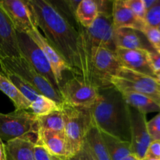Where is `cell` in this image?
I'll list each match as a JSON object with an SVG mask.
<instances>
[{"label": "cell", "mask_w": 160, "mask_h": 160, "mask_svg": "<svg viewBox=\"0 0 160 160\" xmlns=\"http://www.w3.org/2000/svg\"><path fill=\"white\" fill-rule=\"evenodd\" d=\"M34 155L36 160H59L52 156L39 142H35L34 147Z\"/></svg>", "instance_id": "32"}, {"label": "cell", "mask_w": 160, "mask_h": 160, "mask_svg": "<svg viewBox=\"0 0 160 160\" xmlns=\"http://www.w3.org/2000/svg\"><path fill=\"white\" fill-rule=\"evenodd\" d=\"M101 133L111 160H123L133 154L131 142H124L106 133Z\"/></svg>", "instance_id": "24"}, {"label": "cell", "mask_w": 160, "mask_h": 160, "mask_svg": "<svg viewBox=\"0 0 160 160\" xmlns=\"http://www.w3.org/2000/svg\"><path fill=\"white\" fill-rule=\"evenodd\" d=\"M123 160H141V159H139V158H138L137 156H135V155L131 154V155H130V156H128V157L125 158V159H123Z\"/></svg>", "instance_id": "39"}, {"label": "cell", "mask_w": 160, "mask_h": 160, "mask_svg": "<svg viewBox=\"0 0 160 160\" xmlns=\"http://www.w3.org/2000/svg\"><path fill=\"white\" fill-rule=\"evenodd\" d=\"M0 6L17 33L28 34L36 26L26 0H0Z\"/></svg>", "instance_id": "10"}, {"label": "cell", "mask_w": 160, "mask_h": 160, "mask_svg": "<svg viewBox=\"0 0 160 160\" xmlns=\"http://www.w3.org/2000/svg\"><path fill=\"white\" fill-rule=\"evenodd\" d=\"M22 56L17 33L0 6V59Z\"/></svg>", "instance_id": "14"}, {"label": "cell", "mask_w": 160, "mask_h": 160, "mask_svg": "<svg viewBox=\"0 0 160 160\" xmlns=\"http://www.w3.org/2000/svg\"><path fill=\"white\" fill-rule=\"evenodd\" d=\"M98 6V14H106L112 16V2L113 1H106V0H95Z\"/></svg>", "instance_id": "35"}, {"label": "cell", "mask_w": 160, "mask_h": 160, "mask_svg": "<svg viewBox=\"0 0 160 160\" xmlns=\"http://www.w3.org/2000/svg\"><path fill=\"white\" fill-rule=\"evenodd\" d=\"M155 78H156V79L160 83V71L157 72V73L155 74Z\"/></svg>", "instance_id": "41"}, {"label": "cell", "mask_w": 160, "mask_h": 160, "mask_svg": "<svg viewBox=\"0 0 160 160\" xmlns=\"http://www.w3.org/2000/svg\"><path fill=\"white\" fill-rule=\"evenodd\" d=\"M17 38L22 56L26 59L39 74L45 78L59 92L60 87L57 83L51 65L38 45L28 34L17 33Z\"/></svg>", "instance_id": "9"}, {"label": "cell", "mask_w": 160, "mask_h": 160, "mask_svg": "<svg viewBox=\"0 0 160 160\" xmlns=\"http://www.w3.org/2000/svg\"><path fill=\"white\" fill-rule=\"evenodd\" d=\"M144 3V6H145V9H146V11L148 9H151L152 7L155 6L156 3L159 2V0H142Z\"/></svg>", "instance_id": "38"}, {"label": "cell", "mask_w": 160, "mask_h": 160, "mask_svg": "<svg viewBox=\"0 0 160 160\" xmlns=\"http://www.w3.org/2000/svg\"><path fill=\"white\" fill-rule=\"evenodd\" d=\"M0 91L10 98L15 106V110H28L31 102L23 96L16 86L5 76L0 73Z\"/></svg>", "instance_id": "22"}, {"label": "cell", "mask_w": 160, "mask_h": 160, "mask_svg": "<svg viewBox=\"0 0 160 160\" xmlns=\"http://www.w3.org/2000/svg\"><path fill=\"white\" fill-rule=\"evenodd\" d=\"M141 32L145 35L153 49L160 52V31L159 30L146 24Z\"/></svg>", "instance_id": "28"}, {"label": "cell", "mask_w": 160, "mask_h": 160, "mask_svg": "<svg viewBox=\"0 0 160 160\" xmlns=\"http://www.w3.org/2000/svg\"><path fill=\"white\" fill-rule=\"evenodd\" d=\"M110 83L120 92L142 94L154 100L160 106V83L153 77L121 67L111 78Z\"/></svg>", "instance_id": "4"}, {"label": "cell", "mask_w": 160, "mask_h": 160, "mask_svg": "<svg viewBox=\"0 0 160 160\" xmlns=\"http://www.w3.org/2000/svg\"><path fill=\"white\" fill-rule=\"evenodd\" d=\"M157 28V29H158V30H159V31H160V24H159V26H158V27H157V28Z\"/></svg>", "instance_id": "43"}, {"label": "cell", "mask_w": 160, "mask_h": 160, "mask_svg": "<svg viewBox=\"0 0 160 160\" xmlns=\"http://www.w3.org/2000/svg\"><path fill=\"white\" fill-rule=\"evenodd\" d=\"M113 40L116 48L146 51L154 50L142 32L131 28H114Z\"/></svg>", "instance_id": "17"}, {"label": "cell", "mask_w": 160, "mask_h": 160, "mask_svg": "<svg viewBox=\"0 0 160 160\" xmlns=\"http://www.w3.org/2000/svg\"><path fill=\"white\" fill-rule=\"evenodd\" d=\"M85 142L97 159L111 160L101 131L92 121L86 134Z\"/></svg>", "instance_id": "20"}, {"label": "cell", "mask_w": 160, "mask_h": 160, "mask_svg": "<svg viewBox=\"0 0 160 160\" xmlns=\"http://www.w3.org/2000/svg\"><path fill=\"white\" fill-rule=\"evenodd\" d=\"M129 109L131 151L133 154L142 160L145 157L150 143L152 142L147 128L146 115L130 106Z\"/></svg>", "instance_id": "11"}, {"label": "cell", "mask_w": 160, "mask_h": 160, "mask_svg": "<svg viewBox=\"0 0 160 160\" xmlns=\"http://www.w3.org/2000/svg\"><path fill=\"white\" fill-rule=\"evenodd\" d=\"M38 131L37 117L28 110L0 112V139L5 142L26 136H36Z\"/></svg>", "instance_id": "6"}, {"label": "cell", "mask_w": 160, "mask_h": 160, "mask_svg": "<svg viewBox=\"0 0 160 160\" xmlns=\"http://www.w3.org/2000/svg\"><path fill=\"white\" fill-rule=\"evenodd\" d=\"M148 52L146 50L127 49L117 47L114 53L122 67L155 78V73L152 70L148 61Z\"/></svg>", "instance_id": "13"}, {"label": "cell", "mask_w": 160, "mask_h": 160, "mask_svg": "<svg viewBox=\"0 0 160 160\" xmlns=\"http://www.w3.org/2000/svg\"><path fill=\"white\" fill-rule=\"evenodd\" d=\"M121 67L114 52L103 47H94L92 50V85L98 90L112 87L110 79Z\"/></svg>", "instance_id": "7"}, {"label": "cell", "mask_w": 160, "mask_h": 160, "mask_svg": "<svg viewBox=\"0 0 160 160\" xmlns=\"http://www.w3.org/2000/svg\"><path fill=\"white\" fill-rule=\"evenodd\" d=\"M59 93L66 104L88 109L94 106L98 96V89L76 75L61 84Z\"/></svg>", "instance_id": "8"}, {"label": "cell", "mask_w": 160, "mask_h": 160, "mask_svg": "<svg viewBox=\"0 0 160 160\" xmlns=\"http://www.w3.org/2000/svg\"><path fill=\"white\" fill-rule=\"evenodd\" d=\"M2 73L31 103L37 99L39 95H41L29 84L17 75L9 71H2Z\"/></svg>", "instance_id": "27"}, {"label": "cell", "mask_w": 160, "mask_h": 160, "mask_svg": "<svg viewBox=\"0 0 160 160\" xmlns=\"http://www.w3.org/2000/svg\"><path fill=\"white\" fill-rule=\"evenodd\" d=\"M85 30L95 47H103L115 52L112 16L98 14L93 25L91 28H85Z\"/></svg>", "instance_id": "12"}, {"label": "cell", "mask_w": 160, "mask_h": 160, "mask_svg": "<svg viewBox=\"0 0 160 160\" xmlns=\"http://www.w3.org/2000/svg\"><path fill=\"white\" fill-rule=\"evenodd\" d=\"M112 23L114 28H131L142 31L146 25L138 18L125 3V0H115L112 2Z\"/></svg>", "instance_id": "18"}, {"label": "cell", "mask_w": 160, "mask_h": 160, "mask_svg": "<svg viewBox=\"0 0 160 160\" xmlns=\"http://www.w3.org/2000/svg\"><path fill=\"white\" fill-rule=\"evenodd\" d=\"M147 128L152 141L160 142V112L151 120L147 121Z\"/></svg>", "instance_id": "31"}, {"label": "cell", "mask_w": 160, "mask_h": 160, "mask_svg": "<svg viewBox=\"0 0 160 160\" xmlns=\"http://www.w3.org/2000/svg\"><path fill=\"white\" fill-rule=\"evenodd\" d=\"M127 104L130 107L146 115L153 112H160V106L149 97L132 92H121Z\"/></svg>", "instance_id": "21"}, {"label": "cell", "mask_w": 160, "mask_h": 160, "mask_svg": "<svg viewBox=\"0 0 160 160\" xmlns=\"http://www.w3.org/2000/svg\"><path fill=\"white\" fill-rule=\"evenodd\" d=\"M125 3L138 18L144 20L146 14V9L142 0H125Z\"/></svg>", "instance_id": "30"}, {"label": "cell", "mask_w": 160, "mask_h": 160, "mask_svg": "<svg viewBox=\"0 0 160 160\" xmlns=\"http://www.w3.org/2000/svg\"><path fill=\"white\" fill-rule=\"evenodd\" d=\"M28 34L35 42L46 56L52 69L57 83L60 87L61 84L63 83V72L67 70L70 71V69L66 64L62 58L59 56V53L50 45L48 41L41 34L37 26L34 27Z\"/></svg>", "instance_id": "15"}, {"label": "cell", "mask_w": 160, "mask_h": 160, "mask_svg": "<svg viewBox=\"0 0 160 160\" xmlns=\"http://www.w3.org/2000/svg\"><path fill=\"white\" fill-rule=\"evenodd\" d=\"M26 2L32 12L36 26L43 31L45 38L65 61L70 72L80 77L78 30L58 12L49 0Z\"/></svg>", "instance_id": "1"}, {"label": "cell", "mask_w": 160, "mask_h": 160, "mask_svg": "<svg viewBox=\"0 0 160 160\" xmlns=\"http://www.w3.org/2000/svg\"><path fill=\"white\" fill-rule=\"evenodd\" d=\"M37 137L26 136L9 141L6 145L7 160H36L34 147Z\"/></svg>", "instance_id": "19"}, {"label": "cell", "mask_w": 160, "mask_h": 160, "mask_svg": "<svg viewBox=\"0 0 160 160\" xmlns=\"http://www.w3.org/2000/svg\"><path fill=\"white\" fill-rule=\"evenodd\" d=\"M148 56L150 67L156 74L157 72L160 71V52L156 50L148 51Z\"/></svg>", "instance_id": "33"}, {"label": "cell", "mask_w": 160, "mask_h": 160, "mask_svg": "<svg viewBox=\"0 0 160 160\" xmlns=\"http://www.w3.org/2000/svg\"><path fill=\"white\" fill-rule=\"evenodd\" d=\"M78 155L82 159V160H98L95 158V156H94L92 152L91 151L90 148L87 145L85 141H84V143L83 145L81 150L78 152Z\"/></svg>", "instance_id": "36"}, {"label": "cell", "mask_w": 160, "mask_h": 160, "mask_svg": "<svg viewBox=\"0 0 160 160\" xmlns=\"http://www.w3.org/2000/svg\"><path fill=\"white\" fill-rule=\"evenodd\" d=\"M142 160H160V159H152V158H147L145 157Z\"/></svg>", "instance_id": "42"}, {"label": "cell", "mask_w": 160, "mask_h": 160, "mask_svg": "<svg viewBox=\"0 0 160 160\" xmlns=\"http://www.w3.org/2000/svg\"><path fill=\"white\" fill-rule=\"evenodd\" d=\"M144 21L148 26L155 28L160 24V0L153 7L146 11Z\"/></svg>", "instance_id": "29"}, {"label": "cell", "mask_w": 160, "mask_h": 160, "mask_svg": "<svg viewBox=\"0 0 160 160\" xmlns=\"http://www.w3.org/2000/svg\"><path fill=\"white\" fill-rule=\"evenodd\" d=\"M98 92V98L90 109L92 121L101 132L131 142L130 109L122 93L113 86Z\"/></svg>", "instance_id": "2"}, {"label": "cell", "mask_w": 160, "mask_h": 160, "mask_svg": "<svg viewBox=\"0 0 160 160\" xmlns=\"http://www.w3.org/2000/svg\"><path fill=\"white\" fill-rule=\"evenodd\" d=\"M67 160H82V159H81V157H80V156L78 154H77L76 156H73L72 158H70V159H68Z\"/></svg>", "instance_id": "40"}, {"label": "cell", "mask_w": 160, "mask_h": 160, "mask_svg": "<svg viewBox=\"0 0 160 160\" xmlns=\"http://www.w3.org/2000/svg\"><path fill=\"white\" fill-rule=\"evenodd\" d=\"M0 160H7L6 159V145L1 139H0Z\"/></svg>", "instance_id": "37"}, {"label": "cell", "mask_w": 160, "mask_h": 160, "mask_svg": "<svg viewBox=\"0 0 160 160\" xmlns=\"http://www.w3.org/2000/svg\"><path fill=\"white\" fill-rule=\"evenodd\" d=\"M36 142H39L52 156L59 160H67L73 157L64 134L38 129Z\"/></svg>", "instance_id": "16"}, {"label": "cell", "mask_w": 160, "mask_h": 160, "mask_svg": "<svg viewBox=\"0 0 160 160\" xmlns=\"http://www.w3.org/2000/svg\"><path fill=\"white\" fill-rule=\"evenodd\" d=\"M36 117L38 124V129L48 130V131L64 134L65 116L62 109L47 115Z\"/></svg>", "instance_id": "25"}, {"label": "cell", "mask_w": 160, "mask_h": 160, "mask_svg": "<svg viewBox=\"0 0 160 160\" xmlns=\"http://www.w3.org/2000/svg\"><path fill=\"white\" fill-rule=\"evenodd\" d=\"M65 116V134L72 156L78 154L85 141L88 130L92 122L90 109L74 107L66 103L62 106Z\"/></svg>", "instance_id": "5"}, {"label": "cell", "mask_w": 160, "mask_h": 160, "mask_svg": "<svg viewBox=\"0 0 160 160\" xmlns=\"http://www.w3.org/2000/svg\"><path fill=\"white\" fill-rule=\"evenodd\" d=\"M62 106L56 102L43 95H39L38 98L31 103L30 110L35 117H42L55 111L60 110Z\"/></svg>", "instance_id": "26"}, {"label": "cell", "mask_w": 160, "mask_h": 160, "mask_svg": "<svg viewBox=\"0 0 160 160\" xmlns=\"http://www.w3.org/2000/svg\"><path fill=\"white\" fill-rule=\"evenodd\" d=\"M145 157L160 159V142L152 141L148 146Z\"/></svg>", "instance_id": "34"}, {"label": "cell", "mask_w": 160, "mask_h": 160, "mask_svg": "<svg viewBox=\"0 0 160 160\" xmlns=\"http://www.w3.org/2000/svg\"><path fill=\"white\" fill-rule=\"evenodd\" d=\"M0 67L2 71L11 72L21 78L41 95L50 98L60 106L64 103L60 93L39 74L23 56L2 58Z\"/></svg>", "instance_id": "3"}, {"label": "cell", "mask_w": 160, "mask_h": 160, "mask_svg": "<svg viewBox=\"0 0 160 160\" xmlns=\"http://www.w3.org/2000/svg\"><path fill=\"white\" fill-rule=\"evenodd\" d=\"M75 14L77 20L81 27L91 28L98 17V6L95 0H81Z\"/></svg>", "instance_id": "23"}]
</instances>
